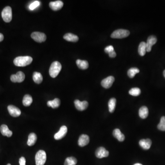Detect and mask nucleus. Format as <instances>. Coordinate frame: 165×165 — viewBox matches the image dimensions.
Returning <instances> with one entry per match:
<instances>
[{"instance_id": "obj_36", "label": "nucleus", "mask_w": 165, "mask_h": 165, "mask_svg": "<svg viewBox=\"0 0 165 165\" xmlns=\"http://www.w3.org/2000/svg\"><path fill=\"white\" fill-rule=\"evenodd\" d=\"M4 39V36L2 34L0 33V42H1Z\"/></svg>"}, {"instance_id": "obj_9", "label": "nucleus", "mask_w": 165, "mask_h": 165, "mask_svg": "<svg viewBox=\"0 0 165 165\" xmlns=\"http://www.w3.org/2000/svg\"><path fill=\"white\" fill-rule=\"evenodd\" d=\"M95 154L97 158L101 159L108 157L109 155V152L104 147H100L97 149Z\"/></svg>"}, {"instance_id": "obj_34", "label": "nucleus", "mask_w": 165, "mask_h": 165, "mask_svg": "<svg viewBox=\"0 0 165 165\" xmlns=\"http://www.w3.org/2000/svg\"><path fill=\"white\" fill-rule=\"evenodd\" d=\"M19 165H26V160L24 157H21L19 159Z\"/></svg>"}, {"instance_id": "obj_39", "label": "nucleus", "mask_w": 165, "mask_h": 165, "mask_svg": "<svg viewBox=\"0 0 165 165\" xmlns=\"http://www.w3.org/2000/svg\"><path fill=\"white\" fill-rule=\"evenodd\" d=\"M7 165H11V164H7Z\"/></svg>"}, {"instance_id": "obj_16", "label": "nucleus", "mask_w": 165, "mask_h": 165, "mask_svg": "<svg viewBox=\"0 0 165 165\" xmlns=\"http://www.w3.org/2000/svg\"><path fill=\"white\" fill-rule=\"evenodd\" d=\"M64 6V3L61 1H52L49 4V7L53 11H58L60 10Z\"/></svg>"}, {"instance_id": "obj_33", "label": "nucleus", "mask_w": 165, "mask_h": 165, "mask_svg": "<svg viewBox=\"0 0 165 165\" xmlns=\"http://www.w3.org/2000/svg\"><path fill=\"white\" fill-rule=\"evenodd\" d=\"M114 51V47L112 45H109L105 48V51L106 53L109 54L110 53Z\"/></svg>"}, {"instance_id": "obj_31", "label": "nucleus", "mask_w": 165, "mask_h": 165, "mask_svg": "<svg viewBox=\"0 0 165 165\" xmlns=\"http://www.w3.org/2000/svg\"><path fill=\"white\" fill-rule=\"evenodd\" d=\"M159 130L165 131V117L163 116L161 118L160 122L157 126Z\"/></svg>"}, {"instance_id": "obj_6", "label": "nucleus", "mask_w": 165, "mask_h": 165, "mask_svg": "<svg viewBox=\"0 0 165 165\" xmlns=\"http://www.w3.org/2000/svg\"><path fill=\"white\" fill-rule=\"evenodd\" d=\"M31 37L34 41L39 43L44 42L46 39V35L44 33L39 32H34L31 35Z\"/></svg>"}, {"instance_id": "obj_17", "label": "nucleus", "mask_w": 165, "mask_h": 165, "mask_svg": "<svg viewBox=\"0 0 165 165\" xmlns=\"http://www.w3.org/2000/svg\"><path fill=\"white\" fill-rule=\"evenodd\" d=\"M0 131L3 136H7V137L12 136V131L9 130L7 125L3 124L0 127Z\"/></svg>"}, {"instance_id": "obj_30", "label": "nucleus", "mask_w": 165, "mask_h": 165, "mask_svg": "<svg viewBox=\"0 0 165 165\" xmlns=\"http://www.w3.org/2000/svg\"><path fill=\"white\" fill-rule=\"evenodd\" d=\"M141 91L138 88H134L129 91V94L134 96H137L140 95Z\"/></svg>"}, {"instance_id": "obj_25", "label": "nucleus", "mask_w": 165, "mask_h": 165, "mask_svg": "<svg viewBox=\"0 0 165 165\" xmlns=\"http://www.w3.org/2000/svg\"><path fill=\"white\" fill-rule=\"evenodd\" d=\"M33 102V99L31 96L29 95H26L23 97V104L25 107L30 106Z\"/></svg>"}, {"instance_id": "obj_27", "label": "nucleus", "mask_w": 165, "mask_h": 165, "mask_svg": "<svg viewBox=\"0 0 165 165\" xmlns=\"http://www.w3.org/2000/svg\"><path fill=\"white\" fill-rule=\"evenodd\" d=\"M117 101L114 98H112L108 102V107L110 112L112 113L115 111Z\"/></svg>"}, {"instance_id": "obj_2", "label": "nucleus", "mask_w": 165, "mask_h": 165, "mask_svg": "<svg viewBox=\"0 0 165 165\" xmlns=\"http://www.w3.org/2000/svg\"><path fill=\"white\" fill-rule=\"evenodd\" d=\"M61 64L58 61H55L51 64L49 69V74L50 77L55 78L59 74L61 69Z\"/></svg>"}, {"instance_id": "obj_19", "label": "nucleus", "mask_w": 165, "mask_h": 165, "mask_svg": "<svg viewBox=\"0 0 165 165\" xmlns=\"http://www.w3.org/2000/svg\"><path fill=\"white\" fill-rule=\"evenodd\" d=\"M64 39L69 42H76L79 40V37L78 36L72 33H67L65 34L64 37Z\"/></svg>"}, {"instance_id": "obj_20", "label": "nucleus", "mask_w": 165, "mask_h": 165, "mask_svg": "<svg viewBox=\"0 0 165 165\" xmlns=\"http://www.w3.org/2000/svg\"><path fill=\"white\" fill-rule=\"evenodd\" d=\"M139 116L142 119H145L149 115V110L145 106H143L140 108L139 112Z\"/></svg>"}, {"instance_id": "obj_29", "label": "nucleus", "mask_w": 165, "mask_h": 165, "mask_svg": "<svg viewBox=\"0 0 165 165\" xmlns=\"http://www.w3.org/2000/svg\"><path fill=\"white\" fill-rule=\"evenodd\" d=\"M77 163V160L74 157H69L66 158L64 165H76Z\"/></svg>"}, {"instance_id": "obj_5", "label": "nucleus", "mask_w": 165, "mask_h": 165, "mask_svg": "<svg viewBox=\"0 0 165 165\" xmlns=\"http://www.w3.org/2000/svg\"><path fill=\"white\" fill-rule=\"evenodd\" d=\"M1 16L5 22L9 23L12 19V10L11 7L7 6L2 10Z\"/></svg>"}, {"instance_id": "obj_1", "label": "nucleus", "mask_w": 165, "mask_h": 165, "mask_svg": "<svg viewBox=\"0 0 165 165\" xmlns=\"http://www.w3.org/2000/svg\"><path fill=\"white\" fill-rule=\"evenodd\" d=\"M33 58L29 56H18L13 61L15 65L18 66H25L32 62Z\"/></svg>"}, {"instance_id": "obj_14", "label": "nucleus", "mask_w": 165, "mask_h": 165, "mask_svg": "<svg viewBox=\"0 0 165 165\" xmlns=\"http://www.w3.org/2000/svg\"><path fill=\"white\" fill-rule=\"evenodd\" d=\"M152 141L150 139H142L139 142V145L144 150H148L151 147Z\"/></svg>"}, {"instance_id": "obj_37", "label": "nucleus", "mask_w": 165, "mask_h": 165, "mask_svg": "<svg viewBox=\"0 0 165 165\" xmlns=\"http://www.w3.org/2000/svg\"><path fill=\"white\" fill-rule=\"evenodd\" d=\"M134 165H143L140 163H136V164H134Z\"/></svg>"}, {"instance_id": "obj_15", "label": "nucleus", "mask_w": 165, "mask_h": 165, "mask_svg": "<svg viewBox=\"0 0 165 165\" xmlns=\"http://www.w3.org/2000/svg\"><path fill=\"white\" fill-rule=\"evenodd\" d=\"M90 142V138L86 134H82L80 136L78 140V145L80 147H84L87 145Z\"/></svg>"}, {"instance_id": "obj_10", "label": "nucleus", "mask_w": 165, "mask_h": 165, "mask_svg": "<svg viewBox=\"0 0 165 165\" xmlns=\"http://www.w3.org/2000/svg\"><path fill=\"white\" fill-rule=\"evenodd\" d=\"M76 108L79 111H82L86 110L88 107L89 103L87 101H80L78 100H76L74 102Z\"/></svg>"}, {"instance_id": "obj_13", "label": "nucleus", "mask_w": 165, "mask_h": 165, "mask_svg": "<svg viewBox=\"0 0 165 165\" xmlns=\"http://www.w3.org/2000/svg\"><path fill=\"white\" fill-rule=\"evenodd\" d=\"M157 38L154 35H151L148 37L146 44V51L150 52L151 50L152 46L155 44L157 42Z\"/></svg>"}, {"instance_id": "obj_32", "label": "nucleus", "mask_w": 165, "mask_h": 165, "mask_svg": "<svg viewBox=\"0 0 165 165\" xmlns=\"http://www.w3.org/2000/svg\"><path fill=\"white\" fill-rule=\"evenodd\" d=\"M39 5H40L39 1H34V2H33V3H32L31 4L29 5V9L31 10H34L35 8L39 6Z\"/></svg>"}, {"instance_id": "obj_4", "label": "nucleus", "mask_w": 165, "mask_h": 165, "mask_svg": "<svg viewBox=\"0 0 165 165\" xmlns=\"http://www.w3.org/2000/svg\"><path fill=\"white\" fill-rule=\"evenodd\" d=\"M35 163L37 165H44L46 162V154L45 151L39 150L35 155Z\"/></svg>"}, {"instance_id": "obj_21", "label": "nucleus", "mask_w": 165, "mask_h": 165, "mask_svg": "<svg viewBox=\"0 0 165 165\" xmlns=\"http://www.w3.org/2000/svg\"><path fill=\"white\" fill-rule=\"evenodd\" d=\"M37 136L34 133H31L28 135V140L27 141L28 145L29 146L34 145L37 141Z\"/></svg>"}, {"instance_id": "obj_3", "label": "nucleus", "mask_w": 165, "mask_h": 165, "mask_svg": "<svg viewBox=\"0 0 165 165\" xmlns=\"http://www.w3.org/2000/svg\"><path fill=\"white\" fill-rule=\"evenodd\" d=\"M130 34V32L126 29H119L114 31L111 37L113 39H123L127 37Z\"/></svg>"}, {"instance_id": "obj_12", "label": "nucleus", "mask_w": 165, "mask_h": 165, "mask_svg": "<svg viewBox=\"0 0 165 165\" xmlns=\"http://www.w3.org/2000/svg\"><path fill=\"white\" fill-rule=\"evenodd\" d=\"M68 132V128L66 126L61 127L59 131L54 135V138L56 140H60L65 137Z\"/></svg>"}, {"instance_id": "obj_23", "label": "nucleus", "mask_w": 165, "mask_h": 165, "mask_svg": "<svg viewBox=\"0 0 165 165\" xmlns=\"http://www.w3.org/2000/svg\"><path fill=\"white\" fill-rule=\"evenodd\" d=\"M60 104V100L58 98H55L53 101H48L47 103V106L48 107H51L53 109L57 108L59 107Z\"/></svg>"}, {"instance_id": "obj_38", "label": "nucleus", "mask_w": 165, "mask_h": 165, "mask_svg": "<svg viewBox=\"0 0 165 165\" xmlns=\"http://www.w3.org/2000/svg\"><path fill=\"white\" fill-rule=\"evenodd\" d=\"M163 75H164V77L165 78V70L163 71Z\"/></svg>"}, {"instance_id": "obj_8", "label": "nucleus", "mask_w": 165, "mask_h": 165, "mask_svg": "<svg viewBox=\"0 0 165 165\" xmlns=\"http://www.w3.org/2000/svg\"><path fill=\"white\" fill-rule=\"evenodd\" d=\"M114 81H115V78L114 77L110 76L108 77L107 78H105L104 80H103L101 82V85L105 89H109L111 87L112 85L113 84Z\"/></svg>"}, {"instance_id": "obj_11", "label": "nucleus", "mask_w": 165, "mask_h": 165, "mask_svg": "<svg viewBox=\"0 0 165 165\" xmlns=\"http://www.w3.org/2000/svg\"><path fill=\"white\" fill-rule=\"evenodd\" d=\"M8 112L11 116L13 117H18L21 115V112L18 108L13 105H9L7 107Z\"/></svg>"}, {"instance_id": "obj_28", "label": "nucleus", "mask_w": 165, "mask_h": 165, "mask_svg": "<svg viewBox=\"0 0 165 165\" xmlns=\"http://www.w3.org/2000/svg\"><path fill=\"white\" fill-rule=\"evenodd\" d=\"M139 73V70L138 68H132L128 70V75L129 78L132 79Z\"/></svg>"}, {"instance_id": "obj_22", "label": "nucleus", "mask_w": 165, "mask_h": 165, "mask_svg": "<svg viewBox=\"0 0 165 165\" xmlns=\"http://www.w3.org/2000/svg\"><path fill=\"white\" fill-rule=\"evenodd\" d=\"M77 65L81 69H86L89 67V63L86 60H81L80 59L76 61Z\"/></svg>"}, {"instance_id": "obj_35", "label": "nucleus", "mask_w": 165, "mask_h": 165, "mask_svg": "<svg viewBox=\"0 0 165 165\" xmlns=\"http://www.w3.org/2000/svg\"><path fill=\"white\" fill-rule=\"evenodd\" d=\"M109 56L111 58H114L116 57L117 54H116V52L115 51H113L112 53L109 54Z\"/></svg>"}, {"instance_id": "obj_18", "label": "nucleus", "mask_w": 165, "mask_h": 165, "mask_svg": "<svg viewBox=\"0 0 165 165\" xmlns=\"http://www.w3.org/2000/svg\"><path fill=\"white\" fill-rule=\"evenodd\" d=\"M113 135L120 142H123L125 139V136L119 129L116 128L113 130Z\"/></svg>"}, {"instance_id": "obj_24", "label": "nucleus", "mask_w": 165, "mask_h": 165, "mask_svg": "<svg viewBox=\"0 0 165 165\" xmlns=\"http://www.w3.org/2000/svg\"><path fill=\"white\" fill-rule=\"evenodd\" d=\"M138 52L139 54L143 56L145 55L146 53V44L145 42H141L139 45L138 48Z\"/></svg>"}, {"instance_id": "obj_26", "label": "nucleus", "mask_w": 165, "mask_h": 165, "mask_svg": "<svg viewBox=\"0 0 165 165\" xmlns=\"http://www.w3.org/2000/svg\"><path fill=\"white\" fill-rule=\"evenodd\" d=\"M33 79L35 83L39 84L42 82L43 77L40 73L35 72L33 75Z\"/></svg>"}, {"instance_id": "obj_7", "label": "nucleus", "mask_w": 165, "mask_h": 165, "mask_svg": "<svg viewBox=\"0 0 165 165\" xmlns=\"http://www.w3.org/2000/svg\"><path fill=\"white\" fill-rule=\"evenodd\" d=\"M25 76L22 72L19 71L16 74L12 75L11 80L13 82H21L24 81Z\"/></svg>"}]
</instances>
